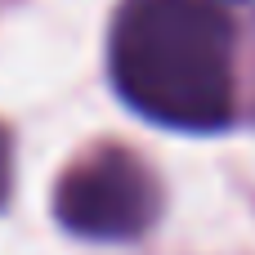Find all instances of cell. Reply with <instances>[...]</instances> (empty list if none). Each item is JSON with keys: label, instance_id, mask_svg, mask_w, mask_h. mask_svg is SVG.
<instances>
[{"label": "cell", "instance_id": "3957f363", "mask_svg": "<svg viewBox=\"0 0 255 255\" xmlns=\"http://www.w3.org/2000/svg\"><path fill=\"white\" fill-rule=\"evenodd\" d=\"M4 193H9V134L0 130V202H4Z\"/></svg>", "mask_w": 255, "mask_h": 255}, {"label": "cell", "instance_id": "7a4b0ae2", "mask_svg": "<svg viewBox=\"0 0 255 255\" xmlns=\"http://www.w3.org/2000/svg\"><path fill=\"white\" fill-rule=\"evenodd\" d=\"M157 211H161L157 179L126 148H99L94 157L76 161L54 193L58 224L94 242L139 238L157 220Z\"/></svg>", "mask_w": 255, "mask_h": 255}, {"label": "cell", "instance_id": "6da1fadb", "mask_svg": "<svg viewBox=\"0 0 255 255\" xmlns=\"http://www.w3.org/2000/svg\"><path fill=\"white\" fill-rule=\"evenodd\" d=\"M112 81L157 126L233 121V27L211 0H126L112 22Z\"/></svg>", "mask_w": 255, "mask_h": 255}]
</instances>
